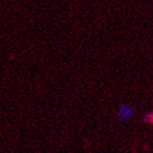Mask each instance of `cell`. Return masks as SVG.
<instances>
[{"label": "cell", "mask_w": 153, "mask_h": 153, "mask_svg": "<svg viewBox=\"0 0 153 153\" xmlns=\"http://www.w3.org/2000/svg\"><path fill=\"white\" fill-rule=\"evenodd\" d=\"M143 121L146 123L153 124V111H149L143 115Z\"/></svg>", "instance_id": "7a4b0ae2"}, {"label": "cell", "mask_w": 153, "mask_h": 153, "mask_svg": "<svg viewBox=\"0 0 153 153\" xmlns=\"http://www.w3.org/2000/svg\"><path fill=\"white\" fill-rule=\"evenodd\" d=\"M134 108L129 104H121L117 110V118L120 122L130 121L134 117Z\"/></svg>", "instance_id": "6da1fadb"}]
</instances>
